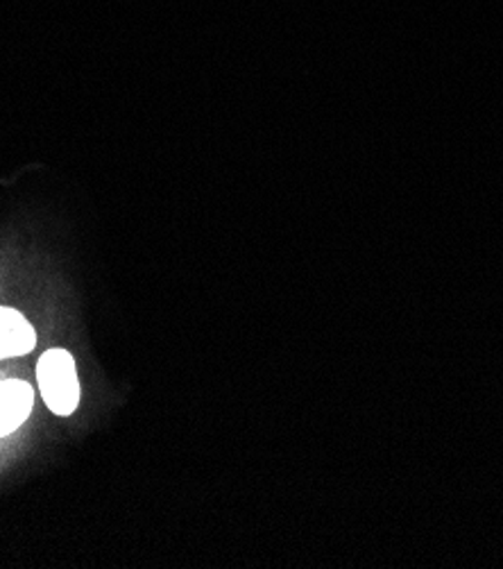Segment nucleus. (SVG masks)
I'll list each match as a JSON object with an SVG mask.
<instances>
[{
	"label": "nucleus",
	"mask_w": 503,
	"mask_h": 569,
	"mask_svg": "<svg viewBox=\"0 0 503 569\" xmlns=\"http://www.w3.org/2000/svg\"><path fill=\"white\" fill-rule=\"evenodd\" d=\"M37 381L46 407L58 416H71L80 402L76 361L67 350H48L37 366Z\"/></svg>",
	"instance_id": "f257e3e1"
},
{
	"label": "nucleus",
	"mask_w": 503,
	"mask_h": 569,
	"mask_svg": "<svg viewBox=\"0 0 503 569\" xmlns=\"http://www.w3.org/2000/svg\"><path fill=\"white\" fill-rule=\"evenodd\" d=\"M34 392L30 383L8 379L0 381V438L17 431L30 416Z\"/></svg>",
	"instance_id": "f03ea898"
},
{
	"label": "nucleus",
	"mask_w": 503,
	"mask_h": 569,
	"mask_svg": "<svg viewBox=\"0 0 503 569\" xmlns=\"http://www.w3.org/2000/svg\"><path fill=\"white\" fill-rule=\"evenodd\" d=\"M37 343L32 325L14 309L0 307V359L28 355Z\"/></svg>",
	"instance_id": "7ed1b4c3"
}]
</instances>
